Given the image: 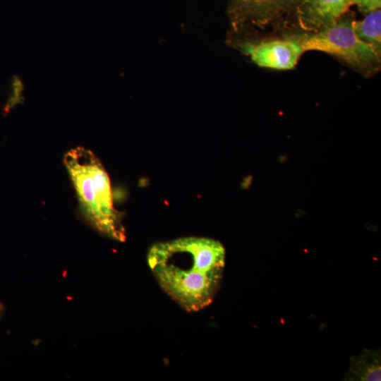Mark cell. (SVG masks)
<instances>
[{
    "mask_svg": "<svg viewBox=\"0 0 381 381\" xmlns=\"http://www.w3.org/2000/svg\"><path fill=\"white\" fill-rule=\"evenodd\" d=\"M225 256L219 241L189 236L155 243L147 261L163 291L185 310L196 312L213 301L222 279Z\"/></svg>",
    "mask_w": 381,
    "mask_h": 381,
    "instance_id": "cell-1",
    "label": "cell"
},
{
    "mask_svg": "<svg viewBox=\"0 0 381 381\" xmlns=\"http://www.w3.org/2000/svg\"><path fill=\"white\" fill-rule=\"evenodd\" d=\"M64 164L88 223L103 235L123 241L121 214L114 207L109 178L99 159L90 150L78 147L66 153Z\"/></svg>",
    "mask_w": 381,
    "mask_h": 381,
    "instance_id": "cell-2",
    "label": "cell"
},
{
    "mask_svg": "<svg viewBox=\"0 0 381 381\" xmlns=\"http://www.w3.org/2000/svg\"><path fill=\"white\" fill-rule=\"evenodd\" d=\"M352 21L350 17L343 16L322 29L299 35L304 52H325L357 70L373 71L379 64L380 54L356 35Z\"/></svg>",
    "mask_w": 381,
    "mask_h": 381,
    "instance_id": "cell-3",
    "label": "cell"
},
{
    "mask_svg": "<svg viewBox=\"0 0 381 381\" xmlns=\"http://www.w3.org/2000/svg\"><path fill=\"white\" fill-rule=\"evenodd\" d=\"M236 47L258 66L277 70L292 69L304 52L299 36L269 40H242Z\"/></svg>",
    "mask_w": 381,
    "mask_h": 381,
    "instance_id": "cell-4",
    "label": "cell"
},
{
    "mask_svg": "<svg viewBox=\"0 0 381 381\" xmlns=\"http://www.w3.org/2000/svg\"><path fill=\"white\" fill-rule=\"evenodd\" d=\"M353 5L363 13L380 8L381 0H302L296 9L299 26L315 32L334 23Z\"/></svg>",
    "mask_w": 381,
    "mask_h": 381,
    "instance_id": "cell-5",
    "label": "cell"
},
{
    "mask_svg": "<svg viewBox=\"0 0 381 381\" xmlns=\"http://www.w3.org/2000/svg\"><path fill=\"white\" fill-rule=\"evenodd\" d=\"M302 0H228L227 15L234 32L250 25L264 27L296 9Z\"/></svg>",
    "mask_w": 381,
    "mask_h": 381,
    "instance_id": "cell-6",
    "label": "cell"
},
{
    "mask_svg": "<svg viewBox=\"0 0 381 381\" xmlns=\"http://www.w3.org/2000/svg\"><path fill=\"white\" fill-rule=\"evenodd\" d=\"M381 354L379 349H363L350 358V365L344 380L349 381L380 380Z\"/></svg>",
    "mask_w": 381,
    "mask_h": 381,
    "instance_id": "cell-7",
    "label": "cell"
},
{
    "mask_svg": "<svg viewBox=\"0 0 381 381\" xmlns=\"http://www.w3.org/2000/svg\"><path fill=\"white\" fill-rule=\"evenodd\" d=\"M352 28L361 40L380 54L381 11L380 8L367 13L361 20H353Z\"/></svg>",
    "mask_w": 381,
    "mask_h": 381,
    "instance_id": "cell-8",
    "label": "cell"
},
{
    "mask_svg": "<svg viewBox=\"0 0 381 381\" xmlns=\"http://www.w3.org/2000/svg\"><path fill=\"white\" fill-rule=\"evenodd\" d=\"M4 311V305L0 302V320L3 315V313Z\"/></svg>",
    "mask_w": 381,
    "mask_h": 381,
    "instance_id": "cell-9",
    "label": "cell"
}]
</instances>
